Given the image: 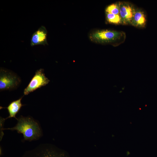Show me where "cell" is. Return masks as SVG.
I'll list each match as a JSON object with an SVG mask.
<instances>
[{"label": "cell", "instance_id": "11", "mask_svg": "<svg viewBox=\"0 0 157 157\" xmlns=\"http://www.w3.org/2000/svg\"><path fill=\"white\" fill-rule=\"evenodd\" d=\"M119 2L112 4L107 6L106 8V13L115 15H119Z\"/></svg>", "mask_w": 157, "mask_h": 157}, {"label": "cell", "instance_id": "1", "mask_svg": "<svg viewBox=\"0 0 157 157\" xmlns=\"http://www.w3.org/2000/svg\"><path fill=\"white\" fill-rule=\"evenodd\" d=\"M16 126L11 128L2 129V130H16L18 133L23 134L25 140L31 141L38 139L42 135L38 123L29 117L21 116L17 118Z\"/></svg>", "mask_w": 157, "mask_h": 157}, {"label": "cell", "instance_id": "3", "mask_svg": "<svg viewBox=\"0 0 157 157\" xmlns=\"http://www.w3.org/2000/svg\"><path fill=\"white\" fill-rule=\"evenodd\" d=\"M21 81L20 78L15 74L1 68L0 70V90H12L17 88Z\"/></svg>", "mask_w": 157, "mask_h": 157}, {"label": "cell", "instance_id": "6", "mask_svg": "<svg viewBox=\"0 0 157 157\" xmlns=\"http://www.w3.org/2000/svg\"><path fill=\"white\" fill-rule=\"evenodd\" d=\"M119 15L123 25L131 24L135 12V9L131 3L127 2H119Z\"/></svg>", "mask_w": 157, "mask_h": 157}, {"label": "cell", "instance_id": "5", "mask_svg": "<svg viewBox=\"0 0 157 157\" xmlns=\"http://www.w3.org/2000/svg\"><path fill=\"white\" fill-rule=\"evenodd\" d=\"M46 144L39 145L31 150L26 151L21 157H60Z\"/></svg>", "mask_w": 157, "mask_h": 157}, {"label": "cell", "instance_id": "4", "mask_svg": "<svg viewBox=\"0 0 157 157\" xmlns=\"http://www.w3.org/2000/svg\"><path fill=\"white\" fill-rule=\"evenodd\" d=\"M50 80L45 76L44 69L38 70L27 87L24 89V94L27 95L38 88L47 84Z\"/></svg>", "mask_w": 157, "mask_h": 157}, {"label": "cell", "instance_id": "2", "mask_svg": "<svg viewBox=\"0 0 157 157\" xmlns=\"http://www.w3.org/2000/svg\"><path fill=\"white\" fill-rule=\"evenodd\" d=\"M91 40L101 44H119L124 41L125 34L123 31L108 29L98 30L89 35Z\"/></svg>", "mask_w": 157, "mask_h": 157}, {"label": "cell", "instance_id": "8", "mask_svg": "<svg viewBox=\"0 0 157 157\" xmlns=\"http://www.w3.org/2000/svg\"><path fill=\"white\" fill-rule=\"evenodd\" d=\"M147 17L144 12L141 9H136L131 25L139 28H143L146 25Z\"/></svg>", "mask_w": 157, "mask_h": 157}, {"label": "cell", "instance_id": "7", "mask_svg": "<svg viewBox=\"0 0 157 157\" xmlns=\"http://www.w3.org/2000/svg\"><path fill=\"white\" fill-rule=\"evenodd\" d=\"M47 31L46 28L42 26L32 35L31 45L33 46L37 45H48L47 40Z\"/></svg>", "mask_w": 157, "mask_h": 157}, {"label": "cell", "instance_id": "10", "mask_svg": "<svg viewBox=\"0 0 157 157\" xmlns=\"http://www.w3.org/2000/svg\"><path fill=\"white\" fill-rule=\"evenodd\" d=\"M106 21L109 23L115 24H122V20L119 15H115L106 13Z\"/></svg>", "mask_w": 157, "mask_h": 157}, {"label": "cell", "instance_id": "9", "mask_svg": "<svg viewBox=\"0 0 157 157\" xmlns=\"http://www.w3.org/2000/svg\"><path fill=\"white\" fill-rule=\"evenodd\" d=\"M22 97H21L18 100L13 101L11 102L6 108L8 110L9 115V116L5 119L10 118L14 117L17 120L16 117V115L19 111L22 105L21 100Z\"/></svg>", "mask_w": 157, "mask_h": 157}]
</instances>
